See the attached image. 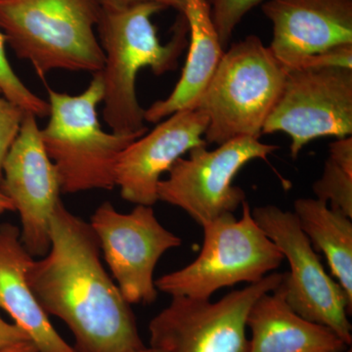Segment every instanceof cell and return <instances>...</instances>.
<instances>
[{
    "label": "cell",
    "instance_id": "obj_17",
    "mask_svg": "<svg viewBox=\"0 0 352 352\" xmlns=\"http://www.w3.org/2000/svg\"><path fill=\"white\" fill-rule=\"evenodd\" d=\"M183 15L188 23L190 34L186 63L168 97L146 109L145 122L151 124H157L179 111L196 109L226 51L206 0H187Z\"/></svg>",
    "mask_w": 352,
    "mask_h": 352
},
{
    "label": "cell",
    "instance_id": "obj_15",
    "mask_svg": "<svg viewBox=\"0 0 352 352\" xmlns=\"http://www.w3.org/2000/svg\"><path fill=\"white\" fill-rule=\"evenodd\" d=\"M32 256L21 241L20 229L0 226V308L25 333L38 352H76L51 324L27 279Z\"/></svg>",
    "mask_w": 352,
    "mask_h": 352
},
{
    "label": "cell",
    "instance_id": "obj_28",
    "mask_svg": "<svg viewBox=\"0 0 352 352\" xmlns=\"http://www.w3.org/2000/svg\"><path fill=\"white\" fill-rule=\"evenodd\" d=\"M342 352H352V351H351V347H349V349H346V351H342Z\"/></svg>",
    "mask_w": 352,
    "mask_h": 352
},
{
    "label": "cell",
    "instance_id": "obj_23",
    "mask_svg": "<svg viewBox=\"0 0 352 352\" xmlns=\"http://www.w3.org/2000/svg\"><path fill=\"white\" fill-rule=\"evenodd\" d=\"M102 9H122L140 3H157L164 8H173L178 14H184L187 0H96Z\"/></svg>",
    "mask_w": 352,
    "mask_h": 352
},
{
    "label": "cell",
    "instance_id": "obj_26",
    "mask_svg": "<svg viewBox=\"0 0 352 352\" xmlns=\"http://www.w3.org/2000/svg\"><path fill=\"white\" fill-rule=\"evenodd\" d=\"M7 212H14L12 201L0 190V214Z\"/></svg>",
    "mask_w": 352,
    "mask_h": 352
},
{
    "label": "cell",
    "instance_id": "obj_13",
    "mask_svg": "<svg viewBox=\"0 0 352 352\" xmlns=\"http://www.w3.org/2000/svg\"><path fill=\"white\" fill-rule=\"evenodd\" d=\"M261 10L273 25L268 47L287 71L352 45V0H265Z\"/></svg>",
    "mask_w": 352,
    "mask_h": 352
},
{
    "label": "cell",
    "instance_id": "obj_24",
    "mask_svg": "<svg viewBox=\"0 0 352 352\" xmlns=\"http://www.w3.org/2000/svg\"><path fill=\"white\" fill-rule=\"evenodd\" d=\"M25 340H30L22 329L16 324L9 323L0 316V351Z\"/></svg>",
    "mask_w": 352,
    "mask_h": 352
},
{
    "label": "cell",
    "instance_id": "obj_21",
    "mask_svg": "<svg viewBox=\"0 0 352 352\" xmlns=\"http://www.w3.org/2000/svg\"><path fill=\"white\" fill-rule=\"evenodd\" d=\"M222 47H228L233 32L252 8L265 0H206Z\"/></svg>",
    "mask_w": 352,
    "mask_h": 352
},
{
    "label": "cell",
    "instance_id": "obj_3",
    "mask_svg": "<svg viewBox=\"0 0 352 352\" xmlns=\"http://www.w3.org/2000/svg\"><path fill=\"white\" fill-rule=\"evenodd\" d=\"M101 12L96 0H0V31L41 80L55 69L94 75L105 60Z\"/></svg>",
    "mask_w": 352,
    "mask_h": 352
},
{
    "label": "cell",
    "instance_id": "obj_1",
    "mask_svg": "<svg viewBox=\"0 0 352 352\" xmlns=\"http://www.w3.org/2000/svg\"><path fill=\"white\" fill-rule=\"evenodd\" d=\"M27 279L41 307L66 324L76 352L144 349L135 316L101 261L90 224L60 203L50 222V248L32 258Z\"/></svg>",
    "mask_w": 352,
    "mask_h": 352
},
{
    "label": "cell",
    "instance_id": "obj_7",
    "mask_svg": "<svg viewBox=\"0 0 352 352\" xmlns=\"http://www.w3.org/2000/svg\"><path fill=\"white\" fill-rule=\"evenodd\" d=\"M251 212L254 221L288 261L289 271L283 273L276 288L285 300L303 318L331 329L351 346L349 314L352 302L326 272L296 214L274 205L256 207Z\"/></svg>",
    "mask_w": 352,
    "mask_h": 352
},
{
    "label": "cell",
    "instance_id": "obj_9",
    "mask_svg": "<svg viewBox=\"0 0 352 352\" xmlns=\"http://www.w3.org/2000/svg\"><path fill=\"white\" fill-rule=\"evenodd\" d=\"M277 149L252 138L232 139L214 150L198 146L188 157H179L159 182L157 200L182 208L201 226L234 214L245 201L234 177L252 160H266Z\"/></svg>",
    "mask_w": 352,
    "mask_h": 352
},
{
    "label": "cell",
    "instance_id": "obj_8",
    "mask_svg": "<svg viewBox=\"0 0 352 352\" xmlns=\"http://www.w3.org/2000/svg\"><path fill=\"white\" fill-rule=\"evenodd\" d=\"M283 273L230 292L221 300L171 296L149 324L150 346L163 352H248L247 318L259 296L274 291Z\"/></svg>",
    "mask_w": 352,
    "mask_h": 352
},
{
    "label": "cell",
    "instance_id": "obj_20",
    "mask_svg": "<svg viewBox=\"0 0 352 352\" xmlns=\"http://www.w3.org/2000/svg\"><path fill=\"white\" fill-rule=\"evenodd\" d=\"M6 39L0 31V90L8 100L17 104L25 113L36 118L48 117L50 104L28 88L16 75L9 62L6 50Z\"/></svg>",
    "mask_w": 352,
    "mask_h": 352
},
{
    "label": "cell",
    "instance_id": "obj_16",
    "mask_svg": "<svg viewBox=\"0 0 352 352\" xmlns=\"http://www.w3.org/2000/svg\"><path fill=\"white\" fill-rule=\"evenodd\" d=\"M247 328L248 352H342L351 347L331 329L294 311L277 289L252 305Z\"/></svg>",
    "mask_w": 352,
    "mask_h": 352
},
{
    "label": "cell",
    "instance_id": "obj_22",
    "mask_svg": "<svg viewBox=\"0 0 352 352\" xmlns=\"http://www.w3.org/2000/svg\"><path fill=\"white\" fill-rule=\"evenodd\" d=\"M25 112L17 104L8 100L0 90V183L2 168L11 146L19 135Z\"/></svg>",
    "mask_w": 352,
    "mask_h": 352
},
{
    "label": "cell",
    "instance_id": "obj_19",
    "mask_svg": "<svg viewBox=\"0 0 352 352\" xmlns=\"http://www.w3.org/2000/svg\"><path fill=\"white\" fill-rule=\"evenodd\" d=\"M316 199L352 219V138H337L329 145L323 173L312 186Z\"/></svg>",
    "mask_w": 352,
    "mask_h": 352
},
{
    "label": "cell",
    "instance_id": "obj_10",
    "mask_svg": "<svg viewBox=\"0 0 352 352\" xmlns=\"http://www.w3.org/2000/svg\"><path fill=\"white\" fill-rule=\"evenodd\" d=\"M275 132L288 134L293 159L315 139L351 136L352 69H288L281 94L263 129V134Z\"/></svg>",
    "mask_w": 352,
    "mask_h": 352
},
{
    "label": "cell",
    "instance_id": "obj_5",
    "mask_svg": "<svg viewBox=\"0 0 352 352\" xmlns=\"http://www.w3.org/2000/svg\"><path fill=\"white\" fill-rule=\"evenodd\" d=\"M287 69L256 36L224 51L197 108L207 115V144L259 139L286 80Z\"/></svg>",
    "mask_w": 352,
    "mask_h": 352
},
{
    "label": "cell",
    "instance_id": "obj_2",
    "mask_svg": "<svg viewBox=\"0 0 352 352\" xmlns=\"http://www.w3.org/2000/svg\"><path fill=\"white\" fill-rule=\"evenodd\" d=\"M166 10L157 3H140L122 9H102L96 32L104 52L103 118L115 133L142 136L147 132L145 110L136 92L139 71L146 67L162 76L177 69L188 46L186 18L178 14L173 38L163 44L152 17Z\"/></svg>",
    "mask_w": 352,
    "mask_h": 352
},
{
    "label": "cell",
    "instance_id": "obj_4",
    "mask_svg": "<svg viewBox=\"0 0 352 352\" xmlns=\"http://www.w3.org/2000/svg\"><path fill=\"white\" fill-rule=\"evenodd\" d=\"M47 124L41 129L44 149L59 176L62 193L89 190H113V168L120 153L141 136L106 132L99 122V104L103 101L100 72L85 91L69 95L46 87Z\"/></svg>",
    "mask_w": 352,
    "mask_h": 352
},
{
    "label": "cell",
    "instance_id": "obj_14",
    "mask_svg": "<svg viewBox=\"0 0 352 352\" xmlns=\"http://www.w3.org/2000/svg\"><path fill=\"white\" fill-rule=\"evenodd\" d=\"M208 120L201 109L179 111L126 146L120 153L113 182L120 196L135 205L153 207L162 175L193 148L207 145Z\"/></svg>",
    "mask_w": 352,
    "mask_h": 352
},
{
    "label": "cell",
    "instance_id": "obj_18",
    "mask_svg": "<svg viewBox=\"0 0 352 352\" xmlns=\"http://www.w3.org/2000/svg\"><path fill=\"white\" fill-rule=\"evenodd\" d=\"M300 228L352 302V219L318 199L300 198L294 204Z\"/></svg>",
    "mask_w": 352,
    "mask_h": 352
},
{
    "label": "cell",
    "instance_id": "obj_25",
    "mask_svg": "<svg viewBox=\"0 0 352 352\" xmlns=\"http://www.w3.org/2000/svg\"><path fill=\"white\" fill-rule=\"evenodd\" d=\"M0 352H38L36 347L34 346L32 342L30 340H25V342H20V344H15L8 347V349H4V351Z\"/></svg>",
    "mask_w": 352,
    "mask_h": 352
},
{
    "label": "cell",
    "instance_id": "obj_11",
    "mask_svg": "<svg viewBox=\"0 0 352 352\" xmlns=\"http://www.w3.org/2000/svg\"><path fill=\"white\" fill-rule=\"evenodd\" d=\"M89 224L124 300L129 305L154 302L157 263L166 252L182 245V239L160 223L149 206L136 205L129 214H122L110 201H103Z\"/></svg>",
    "mask_w": 352,
    "mask_h": 352
},
{
    "label": "cell",
    "instance_id": "obj_27",
    "mask_svg": "<svg viewBox=\"0 0 352 352\" xmlns=\"http://www.w3.org/2000/svg\"><path fill=\"white\" fill-rule=\"evenodd\" d=\"M133 352H163L160 351V349H155V347L149 346L144 347V349H139V351H133Z\"/></svg>",
    "mask_w": 352,
    "mask_h": 352
},
{
    "label": "cell",
    "instance_id": "obj_12",
    "mask_svg": "<svg viewBox=\"0 0 352 352\" xmlns=\"http://www.w3.org/2000/svg\"><path fill=\"white\" fill-rule=\"evenodd\" d=\"M38 118L25 113L2 168L0 190L21 219V241L32 258L50 251V222L62 193L56 168L44 149Z\"/></svg>",
    "mask_w": 352,
    "mask_h": 352
},
{
    "label": "cell",
    "instance_id": "obj_6",
    "mask_svg": "<svg viewBox=\"0 0 352 352\" xmlns=\"http://www.w3.org/2000/svg\"><path fill=\"white\" fill-rule=\"evenodd\" d=\"M242 206L240 219L228 214L201 226L204 244L198 258L157 279V291L210 300L220 289L258 283L280 267L283 254L252 219L249 203Z\"/></svg>",
    "mask_w": 352,
    "mask_h": 352
}]
</instances>
